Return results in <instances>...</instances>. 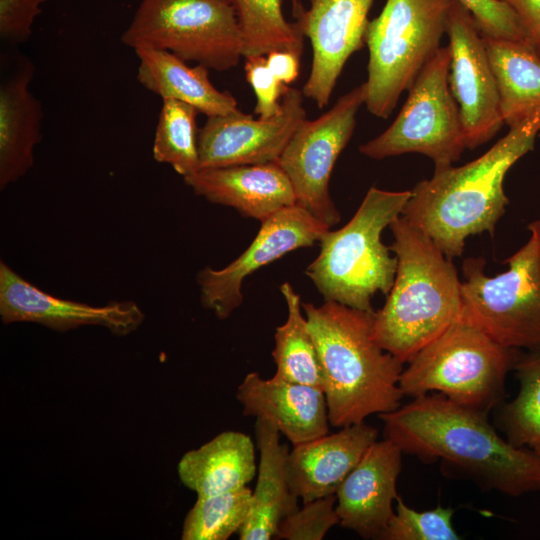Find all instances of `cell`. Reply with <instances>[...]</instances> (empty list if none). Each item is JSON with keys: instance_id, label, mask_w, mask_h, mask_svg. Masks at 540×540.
Segmentation results:
<instances>
[{"instance_id": "cell-1", "label": "cell", "mask_w": 540, "mask_h": 540, "mask_svg": "<svg viewBox=\"0 0 540 540\" xmlns=\"http://www.w3.org/2000/svg\"><path fill=\"white\" fill-rule=\"evenodd\" d=\"M379 417L384 438L403 453L440 460L481 489L512 497L540 490V454L511 444L487 413L428 393Z\"/></svg>"}, {"instance_id": "cell-2", "label": "cell", "mask_w": 540, "mask_h": 540, "mask_svg": "<svg viewBox=\"0 0 540 540\" xmlns=\"http://www.w3.org/2000/svg\"><path fill=\"white\" fill-rule=\"evenodd\" d=\"M540 117L509 128L481 156L462 166L435 170L418 182L402 211L412 225L429 236L444 255L462 256L468 237L495 233L509 199L504 191L508 171L535 146Z\"/></svg>"}, {"instance_id": "cell-3", "label": "cell", "mask_w": 540, "mask_h": 540, "mask_svg": "<svg viewBox=\"0 0 540 540\" xmlns=\"http://www.w3.org/2000/svg\"><path fill=\"white\" fill-rule=\"evenodd\" d=\"M302 308L321 363L329 423L341 428L397 409L404 364L375 341V311L334 301L302 302Z\"/></svg>"}, {"instance_id": "cell-4", "label": "cell", "mask_w": 540, "mask_h": 540, "mask_svg": "<svg viewBox=\"0 0 540 540\" xmlns=\"http://www.w3.org/2000/svg\"><path fill=\"white\" fill-rule=\"evenodd\" d=\"M397 258L391 290L374 312L375 341L403 364L461 317L462 281L452 260L402 215L389 226Z\"/></svg>"}, {"instance_id": "cell-5", "label": "cell", "mask_w": 540, "mask_h": 540, "mask_svg": "<svg viewBox=\"0 0 540 540\" xmlns=\"http://www.w3.org/2000/svg\"><path fill=\"white\" fill-rule=\"evenodd\" d=\"M411 190L371 187L342 228L320 239L319 255L306 269L325 301L374 311L372 298L387 296L394 282L397 258L381 240L383 231L401 216Z\"/></svg>"}, {"instance_id": "cell-6", "label": "cell", "mask_w": 540, "mask_h": 540, "mask_svg": "<svg viewBox=\"0 0 540 540\" xmlns=\"http://www.w3.org/2000/svg\"><path fill=\"white\" fill-rule=\"evenodd\" d=\"M519 353L459 319L406 363L399 387L404 396L440 393L488 414L505 400Z\"/></svg>"}, {"instance_id": "cell-7", "label": "cell", "mask_w": 540, "mask_h": 540, "mask_svg": "<svg viewBox=\"0 0 540 540\" xmlns=\"http://www.w3.org/2000/svg\"><path fill=\"white\" fill-rule=\"evenodd\" d=\"M453 0H386L364 37L369 50L365 105L388 118L441 48Z\"/></svg>"}, {"instance_id": "cell-8", "label": "cell", "mask_w": 540, "mask_h": 540, "mask_svg": "<svg viewBox=\"0 0 540 540\" xmlns=\"http://www.w3.org/2000/svg\"><path fill=\"white\" fill-rule=\"evenodd\" d=\"M527 230L526 242L504 260L506 271L487 275L482 257L462 265L460 319L520 351L540 348V218Z\"/></svg>"}, {"instance_id": "cell-9", "label": "cell", "mask_w": 540, "mask_h": 540, "mask_svg": "<svg viewBox=\"0 0 540 540\" xmlns=\"http://www.w3.org/2000/svg\"><path fill=\"white\" fill-rule=\"evenodd\" d=\"M121 41L133 49L166 50L216 71L232 69L243 57V35L230 0H141Z\"/></svg>"}, {"instance_id": "cell-10", "label": "cell", "mask_w": 540, "mask_h": 540, "mask_svg": "<svg viewBox=\"0 0 540 540\" xmlns=\"http://www.w3.org/2000/svg\"><path fill=\"white\" fill-rule=\"evenodd\" d=\"M451 52L441 47L408 89V97L392 124L359 146L364 156L381 160L419 153L435 170L452 166L467 149L463 123L450 84Z\"/></svg>"}, {"instance_id": "cell-11", "label": "cell", "mask_w": 540, "mask_h": 540, "mask_svg": "<svg viewBox=\"0 0 540 540\" xmlns=\"http://www.w3.org/2000/svg\"><path fill=\"white\" fill-rule=\"evenodd\" d=\"M365 100L364 82L317 119L303 121L277 160L293 186L297 204L329 228L341 219L329 193L330 177L353 135L357 113Z\"/></svg>"}, {"instance_id": "cell-12", "label": "cell", "mask_w": 540, "mask_h": 540, "mask_svg": "<svg viewBox=\"0 0 540 540\" xmlns=\"http://www.w3.org/2000/svg\"><path fill=\"white\" fill-rule=\"evenodd\" d=\"M330 228L308 210L295 204L261 223L248 248L222 269L209 266L196 280L203 307L218 319H227L243 302V281L259 268L285 254L319 242Z\"/></svg>"}, {"instance_id": "cell-13", "label": "cell", "mask_w": 540, "mask_h": 540, "mask_svg": "<svg viewBox=\"0 0 540 540\" xmlns=\"http://www.w3.org/2000/svg\"><path fill=\"white\" fill-rule=\"evenodd\" d=\"M446 34L451 52L449 84L458 103L467 149L491 140L503 123L496 78L471 12L453 0Z\"/></svg>"}, {"instance_id": "cell-14", "label": "cell", "mask_w": 540, "mask_h": 540, "mask_svg": "<svg viewBox=\"0 0 540 540\" xmlns=\"http://www.w3.org/2000/svg\"><path fill=\"white\" fill-rule=\"evenodd\" d=\"M303 95L288 87L281 112L268 119H254L241 111L207 117L198 132L199 169L277 162L306 120Z\"/></svg>"}, {"instance_id": "cell-15", "label": "cell", "mask_w": 540, "mask_h": 540, "mask_svg": "<svg viewBox=\"0 0 540 540\" xmlns=\"http://www.w3.org/2000/svg\"><path fill=\"white\" fill-rule=\"evenodd\" d=\"M0 317L4 324L30 322L60 332L81 326H101L125 336L145 319L134 301L91 305L55 297L25 280L4 261L0 262Z\"/></svg>"}, {"instance_id": "cell-16", "label": "cell", "mask_w": 540, "mask_h": 540, "mask_svg": "<svg viewBox=\"0 0 540 540\" xmlns=\"http://www.w3.org/2000/svg\"><path fill=\"white\" fill-rule=\"evenodd\" d=\"M310 2V8L295 21L313 50L311 71L302 92L322 109L329 104L345 63L365 43L374 0Z\"/></svg>"}, {"instance_id": "cell-17", "label": "cell", "mask_w": 540, "mask_h": 540, "mask_svg": "<svg viewBox=\"0 0 540 540\" xmlns=\"http://www.w3.org/2000/svg\"><path fill=\"white\" fill-rule=\"evenodd\" d=\"M403 454L385 438L370 445L336 492L339 525L364 539H381L399 496Z\"/></svg>"}, {"instance_id": "cell-18", "label": "cell", "mask_w": 540, "mask_h": 540, "mask_svg": "<svg viewBox=\"0 0 540 540\" xmlns=\"http://www.w3.org/2000/svg\"><path fill=\"white\" fill-rule=\"evenodd\" d=\"M236 398L244 416L268 421L293 446L329 433L327 403L319 388L250 372L237 387Z\"/></svg>"}, {"instance_id": "cell-19", "label": "cell", "mask_w": 540, "mask_h": 540, "mask_svg": "<svg viewBox=\"0 0 540 540\" xmlns=\"http://www.w3.org/2000/svg\"><path fill=\"white\" fill-rule=\"evenodd\" d=\"M183 179L196 195L261 223L297 204L293 186L277 162L203 168Z\"/></svg>"}, {"instance_id": "cell-20", "label": "cell", "mask_w": 540, "mask_h": 540, "mask_svg": "<svg viewBox=\"0 0 540 540\" xmlns=\"http://www.w3.org/2000/svg\"><path fill=\"white\" fill-rule=\"evenodd\" d=\"M376 440L378 430L364 421L293 446L288 455L293 492L302 503L336 494Z\"/></svg>"}, {"instance_id": "cell-21", "label": "cell", "mask_w": 540, "mask_h": 540, "mask_svg": "<svg viewBox=\"0 0 540 540\" xmlns=\"http://www.w3.org/2000/svg\"><path fill=\"white\" fill-rule=\"evenodd\" d=\"M255 432L260 460L251 511L238 532L240 540L275 538L280 522L299 508L290 483L289 449L280 442L281 433L260 418L256 419Z\"/></svg>"}, {"instance_id": "cell-22", "label": "cell", "mask_w": 540, "mask_h": 540, "mask_svg": "<svg viewBox=\"0 0 540 540\" xmlns=\"http://www.w3.org/2000/svg\"><path fill=\"white\" fill-rule=\"evenodd\" d=\"M33 66L26 64L0 85V188L24 176L34 164L43 110L30 91Z\"/></svg>"}, {"instance_id": "cell-23", "label": "cell", "mask_w": 540, "mask_h": 540, "mask_svg": "<svg viewBox=\"0 0 540 540\" xmlns=\"http://www.w3.org/2000/svg\"><path fill=\"white\" fill-rule=\"evenodd\" d=\"M134 51L139 59L137 80L162 100L185 102L207 117L240 111L230 92L220 91L211 83L207 67H191L166 50L139 47Z\"/></svg>"}, {"instance_id": "cell-24", "label": "cell", "mask_w": 540, "mask_h": 540, "mask_svg": "<svg viewBox=\"0 0 540 540\" xmlns=\"http://www.w3.org/2000/svg\"><path fill=\"white\" fill-rule=\"evenodd\" d=\"M177 472L181 483L197 496L238 490L257 472L255 446L249 435L225 431L185 453Z\"/></svg>"}, {"instance_id": "cell-25", "label": "cell", "mask_w": 540, "mask_h": 540, "mask_svg": "<svg viewBox=\"0 0 540 540\" xmlns=\"http://www.w3.org/2000/svg\"><path fill=\"white\" fill-rule=\"evenodd\" d=\"M483 38L497 82L503 123L512 128L540 117V56L523 41Z\"/></svg>"}, {"instance_id": "cell-26", "label": "cell", "mask_w": 540, "mask_h": 540, "mask_svg": "<svg viewBox=\"0 0 540 540\" xmlns=\"http://www.w3.org/2000/svg\"><path fill=\"white\" fill-rule=\"evenodd\" d=\"M287 306L286 321L276 327L272 357L274 377L323 390V374L318 351L308 327L298 293L288 282L280 286Z\"/></svg>"}, {"instance_id": "cell-27", "label": "cell", "mask_w": 540, "mask_h": 540, "mask_svg": "<svg viewBox=\"0 0 540 540\" xmlns=\"http://www.w3.org/2000/svg\"><path fill=\"white\" fill-rule=\"evenodd\" d=\"M513 371L517 394L494 409V424L514 446L540 454V348L520 351Z\"/></svg>"}, {"instance_id": "cell-28", "label": "cell", "mask_w": 540, "mask_h": 540, "mask_svg": "<svg viewBox=\"0 0 540 540\" xmlns=\"http://www.w3.org/2000/svg\"><path fill=\"white\" fill-rule=\"evenodd\" d=\"M233 4L243 35V57L287 51L301 58L304 35L296 22L285 19L281 0H233Z\"/></svg>"}, {"instance_id": "cell-29", "label": "cell", "mask_w": 540, "mask_h": 540, "mask_svg": "<svg viewBox=\"0 0 540 540\" xmlns=\"http://www.w3.org/2000/svg\"><path fill=\"white\" fill-rule=\"evenodd\" d=\"M195 107L174 99L163 100L155 130L152 153L159 163L170 165L183 178L199 170Z\"/></svg>"}, {"instance_id": "cell-30", "label": "cell", "mask_w": 540, "mask_h": 540, "mask_svg": "<svg viewBox=\"0 0 540 540\" xmlns=\"http://www.w3.org/2000/svg\"><path fill=\"white\" fill-rule=\"evenodd\" d=\"M252 490L247 486L211 496H197L184 520L182 540H226L249 517Z\"/></svg>"}, {"instance_id": "cell-31", "label": "cell", "mask_w": 540, "mask_h": 540, "mask_svg": "<svg viewBox=\"0 0 540 540\" xmlns=\"http://www.w3.org/2000/svg\"><path fill=\"white\" fill-rule=\"evenodd\" d=\"M394 513L380 540H458L461 537L452 524V508L437 506L418 511L409 507L400 496Z\"/></svg>"}, {"instance_id": "cell-32", "label": "cell", "mask_w": 540, "mask_h": 540, "mask_svg": "<svg viewBox=\"0 0 540 540\" xmlns=\"http://www.w3.org/2000/svg\"><path fill=\"white\" fill-rule=\"evenodd\" d=\"M336 494L302 503L279 524L275 538L286 540H321L339 524Z\"/></svg>"}, {"instance_id": "cell-33", "label": "cell", "mask_w": 540, "mask_h": 540, "mask_svg": "<svg viewBox=\"0 0 540 540\" xmlns=\"http://www.w3.org/2000/svg\"><path fill=\"white\" fill-rule=\"evenodd\" d=\"M474 17L485 37L525 42V34L515 12L501 0H457Z\"/></svg>"}, {"instance_id": "cell-34", "label": "cell", "mask_w": 540, "mask_h": 540, "mask_svg": "<svg viewBox=\"0 0 540 540\" xmlns=\"http://www.w3.org/2000/svg\"><path fill=\"white\" fill-rule=\"evenodd\" d=\"M245 76L256 96L254 113L268 119L281 112V100L288 86L279 81L267 66L266 56L246 57Z\"/></svg>"}, {"instance_id": "cell-35", "label": "cell", "mask_w": 540, "mask_h": 540, "mask_svg": "<svg viewBox=\"0 0 540 540\" xmlns=\"http://www.w3.org/2000/svg\"><path fill=\"white\" fill-rule=\"evenodd\" d=\"M48 0H0V37L5 42L19 44L32 34L41 5Z\"/></svg>"}, {"instance_id": "cell-36", "label": "cell", "mask_w": 540, "mask_h": 540, "mask_svg": "<svg viewBox=\"0 0 540 540\" xmlns=\"http://www.w3.org/2000/svg\"><path fill=\"white\" fill-rule=\"evenodd\" d=\"M516 14L525 42L540 56V0H501Z\"/></svg>"}, {"instance_id": "cell-37", "label": "cell", "mask_w": 540, "mask_h": 540, "mask_svg": "<svg viewBox=\"0 0 540 540\" xmlns=\"http://www.w3.org/2000/svg\"><path fill=\"white\" fill-rule=\"evenodd\" d=\"M267 66L282 83L294 82L300 69V57L287 51H273L266 56Z\"/></svg>"}, {"instance_id": "cell-38", "label": "cell", "mask_w": 540, "mask_h": 540, "mask_svg": "<svg viewBox=\"0 0 540 540\" xmlns=\"http://www.w3.org/2000/svg\"><path fill=\"white\" fill-rule=\"evenodd\" d=\"M291 2H292V14L295 17V19H297L303 13L305 8L302 6V3L300 0H291Z\"/></svg>"}, {"instance_id": "cell-39", "label": "cell", "mask_w": 540, "mask_h": 540, "mask_svg": "<svg viewBox=\"0 0 540 540\" xmlns=\"http://www.w3.org/2000/svg\"><path fill=\"white\" fill-rule=\"evenodd\" d=\"M233 3V0H230Z\"/></svg>"}]
</instances>
